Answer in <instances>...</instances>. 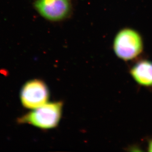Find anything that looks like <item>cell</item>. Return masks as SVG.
<instances>
[{
    "instance_id": "cell-1",
    "label": "cell",
    "mask_w": 152,
    "mask_h": 152,
    "mask_svg": "<svg viewBox=\"0 0 152 152\" xmlns=\"http://www.w3.org/2000/svg\"><path fill=\"white\" fill-rule=\"evenodd\" d=\"M62 109L61 102H48L22 116L18 121L20 124H29L43 129H53L59 123Z\"/></svg>"
},
{
    "instance_id": "cell-4",
    "label": "cell",
    "mask_w": 152,
    "mask_h": 152,
    "mask_svg": "<svg viewBox=\"0 0 152 152\" xmlns=\"http://www.w3.org/2000/svg\"><path fill=\"white\" fill-rule=\"evenodd\" d=\"M35 7L44 18L55 21L67 17L70 10V0H37Z\"/></svg>"
},
{
    "instance_id": "cell-5",
    "label": "cell",
    "mask_w": 152,
    "mask_h": 152,
    "mask_svg": "<svg viewBox=\"0 0 152 152\" xmlns=\"http://www.w3.org/2000/svg\"><path fill=\"white\" fill-rule=\"evenodd\" d=\"M131 75L138 83L145 86H152V62L142 61L136 64L130 71Z\"/></svg>"
},
{
    "instance_id": "cell-3",
    "label": "cell",
    "mask_w": 152,
    "mask_h": 152,
    "mask_svg": "<svg viewBox=\"0 0 152 152\" xmlns=\"http://www.w3.org/2000/svg\"><path fill=\"white\" fill-rule=\"evenodd\" d=\"M49 96V91L46 84L38 79L27 82L21 91L22 104L25 107L32 110L46 103Z\"/></svg>"
},
{
    "instance_id": "cell-2",
    "label": "cell",
    "mask_w": 152,
    "mask_h": 152,
    "mask_svg": "<svg viewBox=\"0 0 152 152\" xmlns=\"http://www.w3.org/2000/svg\"><path fill=\"white\" fill-rule=\"evenodd\" d=\"M113 48L117 56L125 61H129L135 58L142 53V41L136 31L132 29H124L116 36Z\"/></svg>"
},
{
    "instance_id": "cell-6",
    "label": "cell",
    "mask_w": 152,
    "mask_h": 152,
    "mask_svg": "<svg viewBox=\"0 0 152 152\" xmlns=\"http://www.w3.org/2000/svg\"><path fill=\"white\" fill-rule=\"evenodd\" d=\"M148 151L150 152H152V140L149 144Z\"/></svg>"
}]
</instances>
